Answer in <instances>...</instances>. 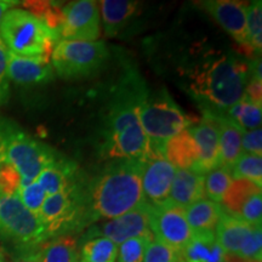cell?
<instances>
[{
  "instance_id": "obj_35",
  "label": "cell",
  "mask_w": 262,
  "mask_h": 262,
  "mask_svg": "<svg viewBox=\"0 0 262 262\" xmlns=\"http://www.w3.org/2000/svg\"><path fill=\"white\" fill-rule=\"evenodd\" d=\"M180 251L173 250L168 245L153 241L147 248L143 262H180Z\"/></svg>"
},
{
  "instance_id": "obj_18",
  "label": "cell",
  "mask_w": 262,
  "mask_h": 262,
  "mask_svg": "<svg viewBox=\"0 0 262 262\" xmlns=\"http://www.w3.org/2000/svg\"><path fill=\"white\" fill-rule=\"evenodd\" d=\"M219 127L220 158L219 166L231 171L232 166L242 155V137L244 130L225 114H212Z\"/></svg>"
},
{
  "instance_id": "obj_31",
  "label": "cell",
  "mask_w": 262,
  "mask_h": 262,
  "mask_svg": "<svg viewBox=\"0 0 262 262\" xmlns=\"http://www.w3.org/2000/svg\"><path fill=\"white\" fill-rule=\"evenodd\" d=\"M247 45L249 50L260 54L262 48V6L253 2L247 10Z\"/></svg>"
},
{
  "instance_id": "obj_13",
  "label": "cell",
  "mask_w": 262,
  "mask_h": 262,
  "mask_svg": "<svg viewBox=\"0 0 262 262\" xmlns=\"http://www.w3.org/2000/svg\"><path fill=\"white\" fill-rule=\"evenodd\" d=\"M188 130L199 150L198 164L193 171L205 175L206 172L219 166L220 147L217 123L212 114L203 113L202 119L189 126Z\"/></svg>"
},
{
  "instance_id": "obj_8",
  "label": "cell",
  "mask_w": 262,
  "mask_h": 262,
  "mask_svg": "<svg viewBox=\"0 0 262 262\" xmlns=\"http://www.w3.org/2000/svg\"><path fill=\"white\" fill-rule=\"evenodd\" d=\"M57 158L54 149L32 137L17 123L14 124L6 142L5 160L21 176L19 187L37 181L42 169Z\"/></svg>"
},
{
  "instance_id": "obj_33",
  "label": "cell",
  "mask_w": 262,
  "mask_h": 262,
  "mask_svg": "<svg viewBox=\"0 0 262 262\" xmlns=\"http://www.w3.org/2000/svg\"><path fill=\"white\" fill-rule=\"evenodd\" d=\"M155 241L152 233L124 242L118 248L117 262H143L147 248Z\"/></svg>"
},
{
  "instance_id": "obj_36",
  "label": "cell",
  "mask_w": 262,
  "mask_h": 262,
  "mask_svg": "<svg viewBox=\"0 0 262 262\" xmlns=\"http://www.w3.org/2000/svg\"><path fill=\"white\" fill-rule=\"evenodd\" d=\"M21 185V176L10 164L0 165V195H14Z\"/></svg>"
},
{
  "instance_id": "obj_12",
  "label": "cell",
  "mask_w": 262,
  "mask_h": 262,
  "mask_svg": "<svg viewBox=\"0 0 262 262\" xmlns=\"http://www.w3.org/2000/svg\"><path fill=\"white\" fill-rule=\"evenodd\" d=\"M150 205L143 202L137 208L111 221L93 226L88 229L85 239L103 237L120 245L131 238L152 233L149 228Z\"/></svg>"
},
{
  "instance_id": "obj_7",
  "label": "cell",
  "mask_w": 262,
  "mask_h": 262,
  "mask_svg": "<svg viewBox=\"0 0 262 262\" xmlns=\"http://www.w3.org/2000/svg\"><path fill=\"white\" fill-rule=\"evenodd\" d=\"M108 57L104 41L60 40L51 54L55 73L63 79H80L96 73L103 67Z\"/></svg>"
},
{
  "instance_id": "obj_25",
  "label": "cell",
  "mask_w": 262,
  "mask_h": 262,
  "mask_svg": "<svg viewBox=\"0 0 262 262\" xmlns=\"http://www.w3.org/2000/svg\"><path fill=\"white\" fill-rule=\"evenodd\" d=\"M38 262H78V244L71 235H61L42 244L37 251Z\"/></svg>"
},
{
  "instance_id": "obj_42",
  "label": "cell",
  "mask_w": 262,
  "mask_h": 262,
  "mask_svg": "<svg viewBox=\"0 0 262 262\" xmlns=\"http://www.w3.org/2000/svg\"><path fill=\"white\" fill-rule=\"evenodd\" d=\"M0 262H6L5 260V255H4V251H3V249L0 248Z\"/></svg>"
},
{
  "instance_id": "obj_34",
  "label": "cell",
  "mask_w": 262,
  "mask_h": 262,
  "mask_svg": "<svg viewBox=\"0 0 262 262\" xmlns=\"http://www.w3.org/2000/svg\"><path fill=\"white\" fill-rule=\"evenodd\" d=\"M16 195L21 201L26 208L33 214L38 215L40 212V209L44 204L45 199H47V193L37 181L32 182L31 185L25 186V187H19Z\"/></svg>"
},
{
  "instance_id": "obj_5",
  "label": "cell",
  "mask_w": 262,
  "mask_h": 262,
  "mask_svg": "<svg viewBox=\"0 0 262 262\" xmlns=\"http://www.w3.org/2000/svg\"><path fill=\"white\" fill-rule=\"evenodd\" d=\"M0 39L9 52L24 57L51 58L58 38L38 17L22 9H10L0 24Z\"/></svg>"
},
{
  "instance_id": "obj_19",
  "label": "cell",
  "mask_w": 262,
  "mask_h": 262,
  "mask_svg": "<svg viewBox=\"0 0 262 262\" xmlns=\"http://www.w3.org/2000/svg\"><path fill=\"white\" fill-rule=\"evenodd\" d=\"M181 262H226V254L214 231L193 232L191 239L180 251Z\"/></svg>"
},
{
  "instance_id": "obj_16",
  "label": "cell",
  "mask_w": 262,
  "mask_h": 262,
  "mask_svg": "<svg viewBox=\"0 0 262 262\" xmlns=\"http://www.w3.org/2000/svg\"><path fill=\"white\" fill-rule=\"evenodd\" d=\"M55 78V71L49 57H24L9 52L8 79L18 85L49 83Z\"/></svg>"
},
{
  "instance_id": "obj_14",
  "label": "cell",
  "mask_w": 262,
  "mask_h": 262,
  "mask_svg": "<svg viewBox=\"0 0 262 262\" xmlns=\"http://www.w3.org/2000/svg\"><path fill=\"white\" fill-rule=\"evenodd\" d=\"M201 6L239 44L247 48V10L248 5L233 0H209Z\"/></svg>"
},
{
  "instance_id": "obj_26",
  "label": "cell",
  "mask_w": 262,
  "mask_h": 262,
  "mask_svg": "<svg viewBox=\"0 0 262 262\" xmlns=\"http://www.w3.org/2000/svg\"><path fill=\"white\" fill-rule=\"evenodd\" d=\"M261 192L260 186L248 180H232L222 198L221 206L228 215L238 217L243 206L254 194Z\"/></svg>"
},
{
  "instance_id": "obj_23",
  "label": "cell",
  "mask_w": 262,
  "mask_h": 262,
  "mask_svg": "<svg viewBox=\"0 0 262 262\" xmlns=\"http://www.w3.org/2000/svg\"><path fill=\"white\" fill-rule=\"evenodd\" d=\"M100 4L104 34L112 38L131 21L136 14L139 3L130 0H103Z\"/></svg>"
},
{
  "instance_id": "obj_41",
  "label": "cell",
  "mask_w": 262,
  "mask_h": 262,
  "mask_svg": "<svg viewBox=\"0 0 262 262\" xmlns=\"http://www.w3.org/2000/svg\"><path fill=\"white\" fill-rule=\"evenodd\" d=\"M14 262H38L37 251H26L24 256L17 258Z\"/></svg>"
},
{
  "instance_id": "obj_38",
  "label": "cell",
  "mask_w": 262,
  "mask_h": 262,
  "mask_svg": "<svg viewBox=\"0 0 262 262\" xmlns=\"http://www.w3.org/2000/svg\"><path fill=\"white\" fill-rule=\"evenodd\" d=\"M16 122L9 119V118L0 117V165L6 164L5 160V149H6V142H8L9 135L11 133L12 126Z\"/></svg>"
},
{
  "instance_id": "obj_32",
  "label": "cell",
  "mask_w": 262,
  "mask_h": 262,
  "mask_svg": "<svg viewBox=\"0 0 262 262\" xmlns=\"http://www.w3.org/2000/svg\"><path fill=\"white\" fill-rule=\"evenodd\" d=\"M232 182L231 173L221 166L210 170L204 175V192L209 201L221 204L226 191Z\"/></svg>"
},
{
  "instance_id": "obj_21",
  "label": "cell",
  "mask_w": 262,
  "mask_h": 262,
  "mask_svg": "<svg viewBox=\"0 0 262 262\" xmlns=\"http://www.w3.org/2000/svg\"><path fill=\"white\" fill-rule=\"evenodd\" d=\"M164 158L179 170H194L199 159V150L188 129L171 137L164 146Z\"/></svg>"
},
{
  "instance_id": "obj_37",
  "label": "cell",
  "mask_w": 262,
  "mask_h": 262,
  "mask_svg": "<svg viewBox=\"0 0 262 262\" xmlns=\"http://www.w3.org/2000/svg\"><path fill=\"white\" fill-rule=\"evenodd\" d=\"M242 149L247 155H262V130L261 127L250 131H244L242 137Z\"/></svg>"
},
{
  "instance_id": "obj_44",
  "label": "cell",
  "mask_w": 262,
  "mask_h": 262,
  "mask_svg": "<svg viewBox=\"0 0 262 262\" xmlns=\"http://www.w3.org/2000/svg\"><path fill=\"white\" fill-rule=\"evenodd\" d=\"M180 262H181V261H180Z\"/></svg>"
},
{
  "instance_id": "obj_9",
  "label": "cell",
  "mask_w": 262,
  "mask_h": 262,
  "mask_svg": "<svg viewBox=\"0 0 262 262\" xmlns=\"http://www.w3.org/2000/svg\"><path fill=\"white\" fill-rule=\"evenodd\" d=\"M0 237L26 251L48 239L39 216L29 211L16 194L0 195Z\"/></svg>"
},
{
  "instance_id": "obj_11",
  "label": "cell",
  "mask_w": 262,
  "mask_h": 262,
  "mask_svg": "<svg viewBox=\"0 0 262 262\" xmlns=\"http://www.w3.org/2000/svg\"><path fill=\"white\" fill-rule=\"evenodd\" d=\"M101 35V17L96 2L77 0L62 6L60 40L97 41Z\"/></svg>"
},
{
  "instance_id": "obj_43",
  "label": "cell",
  "mask_w": 262,
  "mask_h": 262,
  "mask_svg": "<svg viewBox=\"0 0 262 262\" xmlns=\"http://www.w3.org/2000/svg\"><path fill=\"white\" fill-rule=\"evenodd\" d=\"M0 100H2V97H0Z\"/></svg>"
},
{
  "instance_id": "obj_24",
  "label": "cell",
  "mask_w": 262,
  "mask_h": 262,
  "mask_svg": "<svg viewBox=\"0 0 262 262\" xmlns=\"http://www.w3.org/2000/svg\"><path fill=\"white\" fill-rule=\"evenodd\" d=\"M185 210L186 219L193 232L214 231L225 211L221 204L209 199H202L189 205Z\"/></svg>"
},
{
  "instance_id": "obj_29",
  "label": "cell",
  "mask_w": 262,
  "mask_h": 262,
  "mask_svg": "<svg viewBox=\"0 0 262 262\" xmlns=\"http://www.w3.org/2000/svg\"><path fill=\"white\" fill-rule=\"evenodd\" d=\"M22 5L27 11L42 21V24L58 38V32L62 26V6L54 2H24Z\"/></svg>"
},
{
  "instance_id": "obj_1",
  "label": "cell",
  "mask_w": 262,
  "mask_h": 262,
  "mask_svg": "<svg viewBox=\"0 0 262 262\" xmlns=\"http://www.w3.org/2000/svg\"><path fill=\"white\" fill-rule=\"evenodd\" d=\"M146 96V85L140 74L126 71L103 108L100 148L103 157L113 160L148 159V139L139 117Z\"/></svg>"
},
{
  "instance_id": "obj_15",
  "label": "cell",
  "mask_w": 262,
  "mask_h": 262,
  "mask_svg": "<svg viewBox=\"0 0 262 262\" xmlns=\"http://www.w3.org/2000/svg\"><path fill=\"white\" fill-rule=\"evenodd\" d=\"M176 169L164 157L148 158L143 165L142 192L149 205H160L169 199Z\"/></svg>"
},
{
  "instance_id": "obj_40",
  "label": "cell",
  "mask_w": 262,
  "mask_h": 262,
  "mask_svg": "<svg viewBox=\"0 0 262 262\" xmlns=\"http://www.w3.org/2000/svg\"><path fill=\"white\" fill-rule=\"evenodd\" d=\"M17 4H21V2H16V0H0V24H2L3 16L5 15V12ZM0 41H2V39H0Z\"/></svg>"
},
{
  "instance_id": "obj_30",
  "label": "cell",
  "mask_w": 262,
  "mask_h": 262,
  "mask_svg": "<svg viewBox=\"0 0 262 262\" xmlns=\"http://www.w3.org/2000/svg\"><path fill=\"white\" fill-rule=\"evenodd\" d=\"M231 178L234 180H248L255 185H262V158L261 156L243 155L239 156L237 162L232 166Z\"/></svg>"
},
{
  "instance_id": "obj_3",
  "label": "cell",
  "mask_w": 262,
  "mask_h": 262,
  "mask_svg": "<svg viewBox=\"0 0 262 262\" xmlns=\"http://www.w3.org/2000/svg\"><path fill=\"white\" fill-rule=\"evenodd\" d=\"M145 162L142 159L113 160L86 186L90 222L119 217L145 202L142 192Z\"/></svg>"
},
{
  "instance_id": "obj_6",
  "label": "cell",
  "mask_w": 262,
  "mask_h": 262,
  "mask_svg": "<svg viewBox=\"0 0 262 262\" xmlns=\"http://www.w3.org/2000/svg\"><path fill=\"white\" fill-rule=\"evenodd\" d=\"M39 219L44 225L48 239L68 235L90 225L86 186L78 180L63 191L48 195L39 212Z\"/></svg>"
},
{
  "instance_id": "obj_39",
  "label": "cell",
  "mask_w": 262,
  "mask_h": 262,
  "mask_svg": "<svg viewBox=\"0 0 262 262\" xmlns=\"http://www.w3.org/2000/svg\"><path fill=\"white\" fill-rule=\"evenodd\" d=\"M8 49L5 48L3 41H0V97L2 98L8 89V83H6L8 81Z\"/></svg>"
},
{
  "instance_id": "obj_28",
  "label": "cell",
  "mask_w": 262,
  "mask_h": 262,
  "mask_svg": "<svg viewBox=\"0 0 262 262\" xmlns=\"http://www.w3.org/2000/svg\"><path fill=\"white\" fill-rule=\"evenodd\" d=\"M226 117L232 119L235 124H238L244 131L254 130L261 127L262 110L260 104H256L247 98H242L238 103L232 106L227 112Z\"/></svg>"
},
{
  "instance_id": "obj_2",
  "label": "cell",
  "mask_w": 262,
  "mask_h": 262,
  "mask_svg": "<svg viewBox=\"0 0 262 262\" xmlns=\"http://www.w3.org/2000/svg\"><path fill=\"white\" fill-rule=\"evenodd\" d=\"M249 75L250 62L233 54H219L189 68L186 81L203 113L225 114L243 98Z\"/></svg>"
},
{
  "instance_id": "obj_22",
  "label": "cell",
  "mask_w": 262,
  "mask_h": 262,
  "mask_svg": "<svg viewBox=\"0 0 262 262\" xmlns=\"http://www.w3.org/2000/svg\"><path fill=\"white\" fill-rule=\"evenodd\" d=\"M77 171L74 163L58 157L56 160L42 169V171L39 173L37 182L41 186L47 195L56 194L72 183L78 181Z\"/></svg>"
},
{
  "instance_id": "obj_27",
  "label": "cell",
  "mask_w": 262,
  "mask_h": 262,
  "mask_svg": "<svg viewBox=\"0 0 262 262\" xmlns=\"http://www.w3.org/2000/svg\"><path fill=\"white\" fill-rule=\"evenodd\" d=\"M118 245L110 239H85L80 250V262H117Z\"/></svg>"
},
{
  "instance_id": "obj_17",
  "label": "cell",
  "mask_w": 262,
  "mask_h": 262,
  "mask_svg": "<svg viewBox=\"0 0 262 262\" xmlns=\"http://www.w3.org/2000/svg\"><path fill=\"white\" fill-rule=\"evenodd\" d=\"M255 226L257 225H250L224 211L215 227V237L226 255L238 256L253 233Z\"/></svg>"
},
{
  "instance_id": "obj_20",
  "label": "cell",
  "mask_w": 262,
  "mask_h": 262,
  "mask_svg": "<svg viewBox=\"0 0 262 262\" xmlns=\"http://www.w3.org/2000/svg\"><path fill=\"white\" fill-rule=\"evenodd\" d=\"M204 175L192 170H178L175 172L169 193V202L186 209L204 199Z\"/></svg>"
},
{
  "instance_id": "obj_4",
  "label": "cell",
  "mask_w": 262,
  "mask_h": 262,
  "mask_svg": "<svg viewBox=\"0 0 262 262\" xmlns=\"http://www.w3.org/2000/svg\"><path fill=\"white\" fill-rule=\"evenodd\" d=\"M140 123L149 145L148 158L164 157V146L181 131L196 122L173 101L166 89L152 95L147 94L139 111Z\"/></svg>"
},
{
  "instance_id": "obj_10",
  "label": "cell",
  "mask_w": 262,
  "mask_h": 262,
  "mask_svg": "<svg viewBox=\"0 0 262 262\" xmlns=\"http://www.w3.org/2000/svg\"><path fill=\"white\" fill-rule=\"evenodd\" d=\"M149 228L156 241L176 251H181L193 234L185 209L169 201L160 205H150Z\"/></svg>"
}]
</instances>
